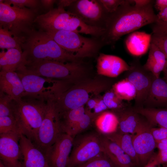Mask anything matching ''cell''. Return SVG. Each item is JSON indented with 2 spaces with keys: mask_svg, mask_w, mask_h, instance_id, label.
<instances>
[{
  "mask_svg": "<svg viewBox=\"0 0 167 167\" xmlns=\"http://www.w3.org/2000/svg\"><path fill=\"white\" fill-rule=\"evenodd\" d=\"M154 2L139 7L132 5L133 0H127L115 12L109 14L100 38L104 46L113 45L122 36L156 22L157 15L153 9Z\"/></svg>",
  "mask_w": 167,
  "mask_h": 167,
  "instance_id": "6da1fadb",
  "label": "cell"
},
{
  "mask_svg": "<svg viewBox=\"0 0 167 167\" xmlns=\"http://www.w3.org/2000/svg\"><path fill=\"white\" fill-rule=\"evenodd\" d=\"M22 49L24 56L23 63L43 60L62 62L82 61V58L65 50L41 29L33 30L25 36Z\"/></svg>",
  "mask_w": 167,
  "mask_h": 167,
  "instance_id": "7a4b0ae2",
  "label": "cell"
},
{
  "mask_svg": "<svg viewBox=\"0 0 167 167\" xmlns=\"http://www.w3.org/2000/svg\"><path fill=\"white\" fill-rule=\"evenodd\" d=\"M71 82L65 83L54 96L59 114L84 106L93 96L108 90L111 84L108 81L98 79H81L71 86Z\"/></svg>",
  "mask_w": 167,
  "mask_h": 167,
  "instance_id": "3957f363",
  "label": "cell"
},
{
  "mask_svg": "<svg viewBox=\"0 0 167 167\" xmlns=\"http://www.w3.org/2000/svg\"><path fill=\"white\" fill-rule=\"evenodd\" d=\"M48 99L27 96L12 100L13 115L20 132L33 143L44 118Z\"/></svg>",
  "mask_w": 167,
  "mask_h": 167,
  "instance_id": "277c9868",
  "label": "cell"
},
{
  "mask_svg": "<svg viewBox=\"0 0 167 167\" xmlns=\"http://www.w3.org/2000/svg\"><path fill=\"white\" fill-rule=\"evenodd\" d=\"M34 23L37 24L41 29L45 31H71L98 38H100L104 29L86 24L76 15L60 6L38 15Z\"/></svg>",
  "mask_w": 167,
  "mask_h": 167,
  "instance_id": "5b68a950",
  "label": "cell"
},
{
  "mask_svg": "<svg viewBox=\"0 0 167 167\" xmlns=\"http://www.w3.org/2000/svg\"><path fill=\"white\" fill-rule=\"evenodd\" d=\"M19 68L53 79L71 81L83 78L88 68L82 61L68 62L43 60L25 62Z\"/></svg>",
  "mask_w": 167,
  "mask_h": 167,
  "instance_id": "8992f818",
  "label": "cell"
},
{
  "mask_svg": "<svg viewBox=\"0 0 167 167\" xmlns=\"http://www.w3.org/2000/svg\"><path fill=\"white\" fill-rule=\"evenodd\" d=\"M37 9L19 8L0 0V28L9 32L14 37L22 38L32 31L38 15Z\"/></svg>",
  "mask_w": 167,
  "mask_h": 167,
  "instance_id": "52a82bcc",
  "label": "cell"
},
{
  "mask_svg": "<svg viewBox=\"0 0 167 167\" xmlns=\"http://www.w3.org/2000/svg\"><path fill=\"white\" fill-rule=\"evenodd\" d=\"M45 32L65 50L82 59L93 56L104 46L100 38L84 37L74 32Z\"/></svg>",
  "mask_w": 167,
  "mask_h": 167,
  "instance_id": "ba28073f",
  "label": "cell"
},
{
  "mask_svg": "<svg viewBox=\"0 0 167 167\" xmlns=\"http://www.w3.org/2000/svg\"><path fill=\"white\" fill-rule=\"evenodd\" d=\"M63 133L54 98H49L44 118L33 143L45 153Z\"/></svg>",
  "mask_w": 167,
  "mask_h": 167,
  "instance_id": "9c48e42d",
  "label": "cell"
},
{
  "mask_svg": "<svg viewBox=\"0 0 167 167\" xmlns=\"http://www.w3.org/2000/svg\"><path fill=\"white\" fill-rule=\"evenodd\" d=\"M103 152L101 135L91 133L74 139L67 167H75Z\"/></svg>",
  "mask_w": 167,
  "mask_h": 167,
  "instance_id": "30bf717a",
  "label": "cell"
},
{
  "mask_svg": "<svg viewBox=\"0 0 167 167\" xmlns=\"http://www.w3.org/2000/svg\"><path fill=\"white\" fill-rule=\"evenodd\" d=\"M19 77L24 90V96L54 97L60 80L40 76L19 68L15 71Z\"/></svg>",
  "mask_w": 167,
  "mask_h": 167,
  "instance_id": "8fae6325",
  "label": "cell"
},
{
  "mask_svg": "<svg viewBox=\"0 0 167 167\" xmlns=\"http://www.w3.org/2000/svg\"><path fill=\"white\" fill-rule=\"evenodd\" d=\"M68 7L86 24L104 29L109 14L99 0H75Z\"/></svg>",
  "mask_w": 167,
  "mask_h": 167,
  "instance_id": "7c38bea8",
  "label": "cell"
},
{
  "mask_svg": "<svg viewBox=\"0 0 167 167\" xmlns=\"http://www.w3.org/2000/svg\"><path fill=\"white\" fill-rule=\"evenodd\" d=\"M129 65V70L125 72V78L134 85L136 90L134 107H143L152 82L156 78L143 67L138 59H134Z\"/></svg>",
  "mask_w": 167,
  "mask_h": 167,
  "instance_id": "4fadbf2b",
  "label": "cell"
},
{
  "mask_svg": "<svg viewBox=\"0 0 167 167\" xmlns=\"http://www.w3.org/2000/svg\"><path fill=\"white\" fill-rule=\"evenodd\" d=\"M20 133L10 132L0 134V161L5 167H24L19 140Z\"/></svg>",
  "mask_w": 167,
  "mask_h": 167,
  "instance_id": "5bb4252c",
  "label": "cell"
},
{
  "mask_svg": "<svg viewBox=\"0 0 167 167\" xmlns=\"http://www.w3.org/2000/svg\"><path fill=\"white\" fill-rule=\"evenodd\" d=\"M151 126L146 120L132 135L133 146L140 167H144L153 155L156 142L151 132Z\"/></svg>",
  "mask_w": 167,
  "mask_h": 167,
  "instance_id": "9a60e30c",
  "label": "cell"
},
{
  "mask_svg": "<svg viewBox=\"0 0 167 167\" xmlns=\"http://www.w3.org/2000/svg\"><path fill=\"white\" fill-rule=\"evenodd\" d=\"M74 138L63 133L45 154L50 167H67Z\"/></svg>",
  "mask_w": 167,
  "mask_h": 167,
  "instance_id": "2e32d148",
  "label": "cell"
},
{
  "mask_svg": "<svg viewBox=\"0 0 167 167\" xmlns=\"http://www.w3.org/2000/svg\"><path fill=\"white\" fill-rule=\"evenodd\" d=\"M98 75L115 78L129 70L130 66L121 58L113 55L100 54L97 59Z\"/></svg>",
  "mask_w": 167,
  "mask_h": 167,
  "instance_id": "e0dca14e",
  "label": "cell"
},
{
  "mask_svg": "<svg viewBox=\"0 0 167 167\" xmlns=\"http://www.w3.org/2000/svg\"><path fill=\"white\" fill-rule=\"evenodd\" d=\"M19 143L24 167H50L45 153L30 139L21 133Z\"/></svg>",
  "mask_w": 167,
  "mask_h": 167,
  "instance_id": "ac0fdd59",
  "label": "cell"
},
{
  "mask_svg": "<svg viewBox=\"0 0 167 167\" xmlns=\"http://www.w3.org/2000/svg\"><path fill=\"white\" fill-rule=\"evenodd\" d=\"M114 112L118 121L119 131L133 135L135 133L146 119L137 112L134 107L129 105Z\"/></svg>",
  "mask_w": 167,
  "mask_h": 167,
  "instance_id": "d6986e66",
  "label": "cell"
},
{
  "mask_svg": "<svg viewBox=\"0 0 167 167\" xmlns=\"http://www.w3.org/2000/svg\"><path fill=\"white\" fill-rule=\"evenodd\" d=\"M0 89L14 101L21 99L24 93L21 80L15 71H0Z\"/></svg>",
  "mask_w": 167,
  "mask_h": 167,
  "instance_id": "ffe728a7",
  "label": "cell"
},
{
  "mask_svg": "<svg viewBox=\"0 0 167 167\" xmlns=\"http://www.w3.org/2000/svg\"><path fill=\"white\" fill-rule=\"evenodd\" d=\"M100 135L103 152L116 167H137L131 157L117 144L104 135Z\"/></svg>",
  "mask_w": 167,
  "mask_h": 167,
  "instance_id": "44dd1931",
  "label": "cell"
},
{
  "mask_svg": "<svg viewBox=\"0 0 167 167\" xmlns=\"http://www.w3.org/2000/svg\"><path fill=\"white\" fill-rule=\"evenodd\" d=\"M167 107V83L160 77L156 78L151 85L143 107L156 108Z\"/></svg>",
  "mask_w": 167,
  "mask_h": 167,
  "instance_id": "7402d4cb",
  "label": "cell"
},
{
  "mask_svg": "<svg viewBox=\"0 0 167 167\" xmlns=\"http://www.w3.org/2000/svg\"><path fill=\"white\" fill-rule=\"evenodd\" d=\"M131 33L125 41L127 50L134 56H139L144 54L149 48L152 34L138 31Z\"/></svg>",
  "mask_w": 167,
  "mask_h": 167,
  "instance_id": "603a6c76",
  "label": "cell"
},
{
  "mask_svg": "<svg viewBox=\"0 0 167 167\" xmlns=\"http://www.w3.org/2000/svg\"><path fill=\"white\" fill-rule=\"evenodd\" d=\"M148 57L143 67L151 72L156 78L167 68V58L165 54L155 45L151 43Z\"/></svg>",
  "mask_w": 167,
  "mask_h": 167,
  "instance_id": "cb8c5ba5",
  "label": "cell"
},
{
  "mask_svg": "<svg viewBox=\"0 0 167 167\" xmlns=\"http://www.w3.org/2000/svg\"><path fill=\"white\" fill-rule=\"evenodd\" d=\"M24 60L22 50L16 49L3 50L0 54L1 71L6 72L16 71Z\"/></svg>",
  "mask_w": 167,
  "mask_h": 167,
  "instance_id": "d4e9b609",
  "label": "cell"
},
{
  "mask_svg": "<svg viewBox=\"0 0 167 167\" xmlns=\"http://www.w3.org/2000/svg\"><path fill=\"white\" fill-rule=\"evenodd\" d=\"M103 135L117 144L131 157L134 164L137 167H140L133 146L132 135L123 133L117 131L111 134Z\"/></svg>",
  "mask_w": 167,
  "mask_h": 167,
  "instance_id": "484cf974",
  "label": "cell"
},
{
  "mask_svg": "<svg viewBox=\"0 0 167 167\" xmlns=\"http://www.w3.org/2000/svg\"><path fill=\"white\" fill-rule=\"evenodd\" d=\"M99 134L102 135L111 134L117 131L118 121L113 111H106L97 116L94 121Z\"/></svg>",
  "mask_w": 167,
  "mask_h": 167,
  "instance_id": "4316f807",
  "label": "cell"
},
{
  "mask_svg": "<svg viewBox=\"0 0 167 167\" xmlns=\"http://www.w3.org/2000/svg\"><path fill=\"white\" fill-rule=\"evenodd\" d=\"M134 108L137 112L146 119L151 126L158 125L160 127L167 128V109Z\"/></svg>",
  "mask_w": 167,
  "mask_h": 167,
  "instance_id": "83f0119b",
  "label": "cell"
},
{
  "mask_svg": "<svg viewBox=\"0 0 167 167\" xmlns=\"http://www.w3.org/2000/svg\"><path fill=\"white\" fill-rule=\"evenodd\" d=\"M85 112V108L84 106L59 114L63 132L67 134Z\"/></svg>",
  "mask_w": 167,
  "mask_h": 167,
  "instance_id": "f1b7e54d",
  "label": "cell"
},
{
  "mask_svg": "<svg viewBox=\"0 0 167 167\" xmlns=\"http://www.w3.org/2000/svg\"><path fill=\"white\" fill-rule=\"evenodd\" d=\"M112 88L117 96L122 100L131 101L136 97L135 87L126 78L113 84Z\"/></svg>",
  "mask_w": 167,
  "mask_h": 167,
  "instance_id": "f546056e",
  "label": "cell"
},
{
  "mask_svg": "<svg viewBox=\"0 0 167 167\" xmlns=\"http://www.w3.org/2000/svg\"><path fill=\"white\" fill-rule=\"evenodd\" d=\"M23 38L14 37L7 30L0 28V48L3 50L11 49L22 50Z\"/></svg>",
  "mask_w": 167,
  "mask_h": 167,
  "instance_id": "4dcf8cb0",
  "label": "cell"
},
{
  "mask_svg": "<svg viewBox=\"0 0 167 167\" xmlns=\"http://www.w3.org/2000/svg\"><path fill=\"white\" fill-rule=\"evenodd\" d=\"M102 97L108 109L113 112L119 111L129 105L117 96L112 88L107 90Z\"/></svg>",
  "mask_w": 167,
  "mask_h": 167,
  "instance_id": "1f68e13d",
  "label": "cell"
},
{
  "mask_svg": "<svg viewBox=\"0 0 167 167\" xmlns=\"http://www.w3.org/2000/svg\"><path fill=\"white\" fill-rule=\"evenodd\" d=\"M95 118L91 114L85 111L84 114L67 134L73 137L88 128L94 122Z\"/></svg>",
  "mask_w": 167,
  "mask_h": 167,
  "instance_id": "d6a6232c",
  "label": "cell"
},
{
  "mask_svg": "<svg viewBox=\"0 0 167 167\" xmlns=\"http://www.w3.org/2000/svg\"><path fill=\"white\" fill-rule=\"evenodd\" d=\"M75 167H116V166L103 152L95 157Z\"/></svg>",
  "mask_w": 167,
  "mask_h": 167,
  "instance_id": "836d02e7",
  "label": "cell"
},
{
  "mask_svg": "<svg viewBox=\"0 0 167 167\" xmlns=\"http://www.w3.org/2000/svg\"><path fill=\"white\" fill-rule=\"evenodd\" d=\"M10 132L20 133L13 116L0 117V134Z\"/></svg>",
  "mask_w": 167,
  "mask_h": 167,
  "instance_id": "e575fe53",
  "label": "cell"
},
{
  "mask_svg": "<svg viewBox=\"0 0 167 167\" xmlns=\"http://www.w3.org/2000/svg\"><path fill=\"white\" fill-rule=\"evenodd\" d=\"M12 100L8 96L0 92V117L13 116Z\"/></svg>",
  "mask_w": 167,
  "mask_h": 167,
  "instance_id": "d590c367",
  "label": "cell"
},
{
  "mask_svg": "<svg viewBox=\"0 0 167 167\" xmlns=\"http://www.w3.org/2000/svg\"><path fill=\"white\" fill-rule=\"evenodd\" d=\"M151 43L156 46L167 58V32L152 33Z\"/></svg>",
  "mask_w": 167,
  "mask_h": 167,
  "instance_id": "8d00e7d4",
  "label": "cell"
},
{
  "mask_svg": "<svg viewBox=\"0 0 167 167\" xmlns=\"http://www.w3.org/2000/svg\"><path fill=\"white\" fill-rule=\"evenodd\" d=\"M3 2L10 5L19 8L27 7L37 9L41 4L40 1L37 0H6Z\"/></svg>",
  "mask_w": 167,
  "mask_h": 167,
  "instance_id": "74e56055",
  "label": "cell"
},
{
  "mask_svg": "<svg viewBox=\"0 0 167 167\" xmlns=\"http://www.w3.org/2000/svg\"><path fill=\"white\" fill-rule=\"evenodd\" d=\"M105 11L109 14L115 12L121 5L127 0H99Z\"/></svg>",
  "mask_w": 167,
  "mask_h": 167,
  "instance_id": "f35d334b",
  "label": "cell"
},
{
  "mask_svg": "<svg viewBox=\"0 0 167 167\" xmlns=\"http://www.w3.org/2000/svg\"><path fill=\"white\" fill-rule=\"evenodd\" d=\"M151 132L156 141L167 139V128L151 127Z\"/></svg>",
  "mask_w": 167,
  "mask_h": 167,
  "instance_id": "ab89813d",
  "label": "cell"
},
{
  "mask_svg": "<svg viewBox=\"0 0 167 167\" xmlns=\"http://www.w3.org/2000/svg\"><path fill=\"white\" fill-rule=\"evenodd\" d=\"M108 109L105 105L102 96L100 98L98 97L97 102L94 108L90 113L96 118L98 115L107 111Z\"/></svg>",
  "mask_w": 167,
  "mask_h": 167,
  "instance_id": "60d3db41",
  "label": "cell"
},
{
  "mask_svg": "<svg viewBox=\"0 0 167 167\" xmlns=\"http://www.w3.org/2000/svg\"><path fill=\"white\" fill-rule=\"evenodd\" d=\"M152 157L157 165H161L167 163V149L159 150L158 153L153 155Z\"/></svg>",
  "mask_w": 167,
  "mask_h": 167,
  "instance_id": "b9f144b4",
  "label": "cell"
},
{
  "mask_svg": "<svg viewBox=\"0 0 167 167\" xmlns=\"http://www.w3.org/2000/svg\"><path fill=\"white\" fill-rule=\"evenodd\" d=\"M152 24V33L167 32V22L157 21Z\"/></svg>",
  "mask_w": 167,
  "mask_h": 167,
  "instance_id": "7bdbcfd3",
  "label": "cell"
},
{
  "mask_svg": "<svg viewBox=\"0 0 167 167\" xmlns=\"http://www.w3.org/2000/svg\"><path fill=\"white\" fill-rule=\"evenodd\" d=\"M154 6L157 11H160L167 7V0H156Z\"/></svg>",
  "mask_w": 167,
  "mask_h": 167,
  "instance_id": "ee69618b",
  "label": "cell"
},
{
  "mask_svg": "<svg viewBox=\"0 0 167 167\" xmlns=\"http://www.w3.org/2000/svg\"><path fill=\"white\" fill-rule=\"evenodd\" d=\"M156 15L157 18V21L167 22V7L159 12Z\"/></svg>",
  "mask_w": 167,
  "mask_h": 167,
  "instance_id": "f6af8a7d",
  "label": "cell"
},
{
  "mask_svg": "<svg viewBox=\"0 0 167 167\" xmlns=\"http://www.w3.org/2000/svg\"><path fill=\"white\" fill-rule=\"evenodd\" d=\"M56 1L54 0H40L42 6L45 9H49V11L53 8V5Z\"/></svg>",
  "mask_w": 167,
  "mask_h": 167,
  "instance_id": "bcb514c9",
  "label": "cell"
},
{
  "mask_svg": "<svg viewBox=\"0 0 167 167\" xmlns=\"http://www.w3.org/2000/svg\"><path fill=\"white\" fill-rule=\"evenodd\" d=\"M154 0H133L134 5L139 7H142L148 5Z\"/></svg>",
  "mask_w": 167,
  "mask_h": 167,
  "instance_id": "7dc6e473",
  "label": "cell"
},
{
  "mask_svg": "<svg viewBox=\"0 0 167 167\" xmlns=\"http://www.w3.org/2000/svg\"><path fill=\"white\" fill-rule=\"evenodd\" d=\"M156 148L159 150L167 149V139H164L158 141H156Z\"/></svg>",
  "mask_w": 167,
  "mask_h": 167,
  "instance_id": "c3c4849f",
  "label": "cell"
},
{
  "mask_svg": "<svg viewBox=\"0 0 167 167\" xmlns=\"http://www.w3.org/2000/svg\"><path fill=\"white\" fill-rule=\"evenodd\" d=\"M75 0H59L58 1V6L64 8L65 7H69Z\"/></svg>",
  "mask_w": 167,
  "mask_h": 167,
  "instance_id": "681fc988",
  "label": "cell"
},
{
  "mask_svg": "<svg viewBox=\"0 0 167 167\" xmlns=\"http://www.w3.org/2000/svg\"><path fill=\"white\" fill-rule=\"evenodd\" d=\"M144 167H161V166L160 165H158L155 163L152 157L147 164Z\"/></svg>",
  "mask_w": 167,
  "mask_h": 167,
  "instance_id": "f907efd6",
  "label": "cell"
},
{
  "mask_svg": "<svg viewBox=\"0 0 167 167\" xmlns=\"http://www.w3.org/2000/svg\"><path fill=\"white\" fill-rule=\"evenodd\" d=\"M164 79L167 83V68L165 69L164 71Z\"/></svg>",
  "mask_w": 167,
  "mask_h": 167,
  "instance_id": "816d5d0a",
  "label": "cell"
},
{
  "mask_svg": "<svg viewBox=\"0 0 167 167\" xmlns=\"http://www.w3.org/2000/svg\"><path fill=\"white\" fill-rule=\"evenodd\" d=\"M0 167H5L2 163V162L0 161Z\"/></svg>",
  "mask_w": 167,
  "mask_h": 167,
  "instance_id": "f5cc1de1",
  "label": "cell"
},
{
  "mask_svg": "<svg viewBox=\"0 0 167 167\" xmlns=\"http://www.w3.org/2000/svg\"><path fill=\"white\" fill-rule=\"evenodd\" d=\"M164 167H167V163L163 165Z\"/></svg>",
  "mask_w": 167,
  "mask_h": 167,
  "instance_id": "db71d44e",
  "label": "cell"
}]
</instances>
